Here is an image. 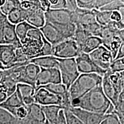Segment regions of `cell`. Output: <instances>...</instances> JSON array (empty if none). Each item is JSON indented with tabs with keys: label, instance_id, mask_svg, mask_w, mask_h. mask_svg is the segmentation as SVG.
Here are the masks:
<instances>
[{
	"label": "cell",
	"instance_id": "cell-1",
	"mask_svg": "<svg viewBox=\"0 0 124 124\" xmlns=\"http://www.w3.org/2000/svg\"><path fill=\"white\" fill-rule=\"evenodd\" d=\"M111 104L103 93L101 85L96 86L80 98L71 102V107L101 114H106Z\"/></svg>",
	"mask_w": 124,
	"mask_h": 124
},
{
	"label": "cell",
	"instance_id": "cell-2",
	"mask_svg": "<svg viewBox=\"0 0 124 124\" xmlns=\"http://www.w3.org/2000/svg\"><path fill=\"white\" fill-rule=\"evenodd\" d=\"M102 77L97 74H80L69 90L71 102L78 100L96 86L102 84Z\"/></svg>",
	"mask_w": 124,
	"mask_h": 124
},
{
	"label": "cell",
	"instance_id": "cell-3",
	"mask_svg": "<svg viewBox=\"0 0 124 124\" xmlns=\"http://www.w3.org/2000/svg\"><path fill=\"white\" fill-rule=\"evenodd\" d=\"M43 45V35L39 29L34 28L27 33V37L22 44L21 49L23 53L30 60L37 58Z\"/></svg>",
	"mask_w": 124,
	"mask_h": 124
},
{
	"label": "cell",
	"instance_id": "cell-4",
	"mask_svg": "<svg viewBox=\"0 0 124 124\" xmlns=\"http://www.w3.org/2000/svg\"><path fill=\"white\" fill-rule=\"evenodd\" d=\"M56 59L58 62V69L61 76L62 83L69 91L70 86L80 75L78 70L75 58H56Z\"/></svg>",
	"mask_w": 124,
	"mask_h": 124
},
{
	"label": "cell",
	"instance_id": "cell-5",
	"mask_svg": "<svg viewBox=\"0 0 124 124\" xmlns=\"http://www.w3.org/2000/svg\"><path fill=\"white\" fill-rule=\"evenodd\" d=\"M82 53L75 40L69 39L52 46V56L56 58H76Z\"/></svg>",
	"mask_w": 124,
	"mask_h": 124
},
{
	"label": "cell",
	"instance_id": "cell-6",
	"mask_svg": "<svg viewBox=\"0 0 124 124\" xmlns=\"http://www.w3.org/2000/svg\"><path fill=\"white\" fill-rule=\"evenodd\" d=\"M62 83L61 76L58 68L42 69L36 79L35 87L38 89L40 87L49 84H59Z\"/></svg>",
	"mask_w": 124,
	"mask_h": 124
},
{
	"label": "cell",
	"instance_id": "cell-7",
	"mask_svg": "<svg viewBox=\"0 0 124 124\" xmlns=\"http://www.w3.org/2000/svg\"><path fill=\"white\" fill-rule=\"evenodd\" d=\"M78 70L80 74H97L102 77L107 70L97 66L90 58L89 54L82 52L75 58Z\"/></svg>",
	"mask_w": 124,
	"mask_h": 124
},
{
	"label": "cell",
	"instance_id": "cell-8",
	"mask_svg": "<svg viewBox=\"0 0 124 124\" xmlns=\"http://www.w3.org/2000/svg\"><path fill=\"white\" fill-rule=\"evenodd\" d=\"M90 58L101 69L108 70L113 62L110 51L102 45L89 54Z\"/></svg>",
	"mask_w": 124,
	"mask_h": 124
},
{
	"label": "cell",
	"instance_id": "cell-9",
	"mask_svg": "<svg viewBox=\"0 0 124 124\" xmlns=\"http://www.w3.org/2000/svg\"><path fill=\"white\" fill-rule=\"evenodd\" d=\"M34 102L40 106L58 105L63 107L62 97L55 95L44 88L36 90L34 95Z\"/></svg>",
	"mask_w": 124,
	"mask_h": 124
},
{
	"label": "cell",
	"instance_id": "cell-10",
	"mask_svg": "<svg viewBox=\"0 0 124 124\" xmlns=\"http://www.w3.org/2000/svg\"><path fill=\"white\" fill-rule=\"evenodd\" d=\"M45 18L46 22L54 25H65L72 23L71 12L66 9H50L45 13Z\"/></svg>",
	"mask_w": 124,
	"mask_h": 124
},
{
	"label": "cell",
	"instance_id": "cell-11",
	"mask_svg": "<svg viewBox=\"0 0 124 124\" xmlns=\"http://www.w3.org/2000/svg\"><path fill=\"white\" fill-rule=\"evenodd\" d=\"M17 48L11 44L0 45V62L2 63L6 70L11 69L17 66H23L28 63L16 64V49Z\"/></svg>",
	"mask_w": 124,
	"mask_h": 124
},
{
	"label": "cell",
	"instance_id": "cell-12",
	"mask_svg": "<svg viewBox=\"0 0 124 124\" xmlns=\"http://www.w3.org/2000/svg\"><path fill=\"white\" fill-rule=\"evenodd\" d=\"M74 115L79 118L83 124H100L106 115L97 114L78 108H68Z\"/></svg>",
	"mask_w": 124,
	"mask_h": 124
},
{
	"label": "cell",
	"instance_id": "cell-13",
	"mask_svg": "<svg viewBox=\"0 0 124 124\" xmlns=\"http://www.w3.org/2000/svg\"><path fill=\"white\" fill-rule=\"evenodd\" d=\"M39 30L44 38L51 44L52 46L59 44L67 40L61 32L51 23L46 22L44 25Z\"/></svg>",
	"mask_w": 124,
	"mask_h": 124
},
{
	"label": "cell",
	"instance_id": "cell-14",
	"mask_svg": "<svg viewBox=\"0 0 124 124\" xmlns=\"http://www.w3.org/2000/svg\"><path fill=\"white\" fill-rule=\"evenodd\" d=\"M28 107V115L24 119L27 124H45L46 119L40 105L33 103Z\"/></svg>",
	"mask_w": 124,
	"mask_h": 124
},
{
	"label": "cell",
	"instance_id": "cell-15",
	"mask_svg": "<svg viewBox=\"0 0 124 124\" xmlns=\"http://www.w3.org/2000/svg\"><path fill=\"white\" fill-rule=\"evenodd\" d=\"M101 86L105 95L114 106L117 103L119 95L121 92L110 81L106 72L102 77Z\"/></svg>",
	"mask_w": 124,
	"mask_h": 124
},
{
	"label": "cell",
	"instance_id": "cell-16",
	"mask_svg": "<svg viewBox=\"0 0 124 124\" xmlns=\"http://www.w3.org/2000/svg\"><path fill=\"white\" fill-rule=\"evenodd\" d=\"M39 3L38 5L28 11V16L26 22L36 28L40 29L46 23L45 13L40 8Z\"/></svg>",
	"mask_w": 124,
	"mask_h": 124
},
{
	"label": "cell",
	"instance_id": "cell-17",
	"mask_svg": "<svg viewBox=\"0 0 124 124\" xmlns=\"http://www.w3.org/2000/svg\"><path fill=\"white\" fill-rule=\"evenodd\" d=\"M23 106H25V105L21 94L17 89L13 94L8 97L7 100L0 104V108L6 110L12 116H13L17 108Z\"/></svg>",
	"mask_w": 124,
	"mask_h": 124
},
{
	"label": "cell",
	"instance_id": "cell-18",
	"mask_svg": "<svg viewBox=\"0 0 124 124\" xmlns=\"http://www.w3.org/2000/svg\"><path fill=\"white\" fill-rule=\"evenodd\" d=\"M3 33L5 44L13 45L17 48H21V44L16 32V25L9 23L8 19L5 23Z\"/></svg>",
	"mask_w": 124,
	"mask_h": 124
},
{
	"label": "cell",
	"instance_id": "cell-19",
	"mask_svg": "<svg viewBox=\"0 0 124 124\" xmlns=\"http://www.w3.org/2000/svg\"><path fill=\"white\" fill-rule=\"evenodd\" d=\"M18 90L22 97L23 102L25 106H29L34 102V95L36 89L34 87L25 83H18L17 85Z\"/></svg>",
	"mask_w": 124,
	"mask_h": 124
},
{
	"label": "cell",
	"instance_id": "cell-20",
	"mask_svg": "<svg viewBox=\"0 0 124 124\" xmlns=\"http://www.w3.org/2000/svg\"><path fill=\"white\" fill-rule=\"evenodd\" d=\"M40 71V68L33 63H29L24 67V83L35 87L36 79Z\"/></svg>",
	"mask_w": 124,
	"mask_h": 124
},
{
	"label": "cell",
	"instance_id": "cell-21",
	"mask_svg": "<svg viewBox=\"0 0 124 124\" xmlns=\"http://www.w3.org/2000/svg\"><path fill=\"white\" fill-rule=\"evenodd\" d=\"M112 0H78L77 4L79 8L87 10L100 9L110 3Z\"/></svg>",
	"mask_w": 124,
	"mask_h": 124
},
{
	"label": "cell",
	"instance_id": "cell-22",
	"mask_svg": "<svg viewBox=\"0 0 124 124\" xmlns=\"http://www.w3.org/2000/svg\"><path fill=\"white\" fill-rule=\"evenodd\" d=\"M29 63H33L42 69L58 68V62L53 56L39 57L29 60Z\"/></svg>",
	"mask_w": 124,
	"mask_h": 124
},
{
	"label": "cell",
	"instance_id": "cell-23",
	"mask_svg": "<svg viewBox=\"0 0 124 124\" xmlns=\"http://www.w3.org/2000/svg\"><path fill=\"white\" fill-rule=\"evenodd\" d=\"M28 14V13L27 10L23 9L19 5L18 7L13 9L7 17L9 23L16 25L20 23L26 21Z\"/></svg>",
	"mask_w": 124,
	"mask_h": 124
},
{
	"label": "cell",
	"instance_id": "cell-24",
	"mask_svg": "<svg viewBox=\"0 0 124 124\" xmlns=\"http://www.w3.org/2000/svg\"><path fill=\"white\" fill-rule=\"evenodd\" d=\"M0 85L5 90L8 97L13 94L16 90L17 83L3 71L0 79Z\"/></svg>",
	"mask_w": 124,
	"mask_h": 124
},
{
	"label": "cell",
	"instance_id": "cell-25",
	"mask_svg": "<svg viewBox=\"0 0 124 124\" xmlns=\"http://www.w3.org/2000/svg\"><path fill=\"white\" fill-rule=\"evenodd\" d=\"M41 106L46 120L51 124H55L60 110H61L62 109H64V108L58 105Z\"/></svg>",
	"mask_w": 124,
	"mask_h": 124
},
{
	"label": "cell",
	"instance_id": "cell-26",
	"mask_svg": "<svg viewBox=\"0 0 124 124\" xmlns=\"http://www.w3.org/2000/svg\"><path fill=\"white\" fill-rule=\"evenodd\" d=\"M102 45L101 39L99 37L90 36L86 40L81 48V52L89 54Z\"/></svg>",
	"mask_w": 124,
	"mask_h": 124
},
{
	"label": "cell",
	"instance_id": "cell-27",
	"mask_svg": "<svg viewBox=\"0 0 124 124\" xmlns=\"http://www.w3.org/2000/svg\"><path fill=\"white\" fill-rule=\"evenodd\" d=\"M90 36H91L90 34L85 29L82 28L79 25H76V30L74 33L73 39L75 40L80 49H81V48L84 44L86 40Z\"/></svg>",
	"mask_w": 124,
	"mask_h": 124
},
{
	"label": "cell",
	"instance_id": "cell-28",
	"mask_svg": "<svg viewBox=\"0 0 124 124\" xmlns=\"http://www.w3.org/2000/svg\"><path fill=\"white\" fill-rule=\"evenodd\" d=\"M34 28H36L33 27L26 21L20 23L16 25V32L21 44L24 42L29 31Z\"/></svg>",
	"mask_w": 124,
	"mask_h": 124
},
{
	"label": "cell",
	"instance_id": "cell-29",
	"mask_svg": "<svg viewBox=\"0 0 124 124\" xmlns=\"http://www.w3.org/2000/svg\"><path fill=\"white\" fill-rule=\"evenodd\" d=\"M114 107L113 113L117 116L121 124H124V90L119 95L117 103Z\"/></svg>",
	"mask_w": 124,
	"mask_h": 124
},
{
	"label": "cell",
	"instance_id": "cell-30",
	"mask_svg": "<svg viewBox=\"0 0 124 124\" xmlns=\"http://www.w3.org/2000/svg\"><path fill=\"white\" fill-rule=\"evenodd\" d=\"M95 14L96 22L102 27H106L111 21L110 16L111 12L100 11L97 10H93Z\"/></svg>",
	"mask_w": 124,
	"mask_h": 124
},
{
	"label": "cell",
	"instance_id": "cell-31",
	"mask_svg": "<svg viewBox=\"0 0 124 124\" xmlns=\"http://www.w3.org/2000/svg\"><path fill=\"white\" fill-rule=\"evenodd\" d=\"M18 120L10 113L0 108V124H16Z\"/></svg>",
	"mask_w": 124,
	"mask_h": 124
},
{
	"label": "cell",
	"instance_id": "cell-32",
	"mask_svg": "<svg viewBox=\"0 0 124 124\" xmlns=\"http://www.w3.org/2000/svg\"><path fill=\"white\" fill-rule=\"evenodd\" d=\"M123 7H124V1L123 0H112L110 2L101 8L99 10L108 12L118 11L121 8Z\"/></svg>",
	"mask_w": 124,
	"mask_h": 124
},
{
	"label": "cell",
	"instance_id": "cell-33",
	"mask_svg": "<svg viewBox=\"0 0 124 124\" xmlns=\"http://www.w3.org/2000/svg\"><path fill=\"white\" fill-rule=\"evenodd\" d=\"M20 5V1H5L4 4L0 8V11L7 16L15 8Z\"/></svg>",
	"mask_w": 124,
	"mask_h": 124
},
{
	"label": "cell",
	"instance_id": "cell-34",
	"mask_svg": "<svg viewBox=\"0 0 124 124\" xmlns=\"http://www.w3.org/2000/svg\"><path fill=\"white\" fill-rule=\"evenodd\" d=\"M43 46L41 48V51H40V54H39L37 58L42 56H52V46L44 38L43 35Z\"/></svg>",
	"mask_w": 124,
	"mask_h": 124
},
{
	"label": "cell",
	"instance_id": "cell-35",
	"mask_svg": "<svg viewBox=\"0 0 124 124\" xmlns=\"http://www.w3.org/2000/svg\"><path fill=\"white\" fill-rule=\"evenodd\" d=\"M112 72H120L124 71V58L113 60L108 69Z\"/></svg>",
	"mask_w": 124,
	"mask_h": 124
},
{
	"label": "cell",
	"instance_id": "cell-36",
	"mask_svg": "<svg viewBox=\"0 0 124 124\" xmlns=\"http://www.w3.org/2000/svg\"><path fill=\"white\" fill-rule=\"evenodd\" d=\"M64 111L67 124H83L79 119L69 110V108H64Z\"/></svg>",
	"mask_w": 124,
	"mask_h": 124
},
{
	"label": "cell",
	"instance_id": "cell-37",
	"mask_svg": "<svg viewBox=\"0 0 124 124\" xmlns=\"http://www.w3.org/2000/svg\"><path fill=\"white\" fill-rule=\"evenodd\" d=\"M100 124H121V123L117 116L115 114L113 113V114L106 115Z\"/></svg>",
	"mask_w": 124,
	"mask_h": 124
},
{
	"label": "cell",
	"instance_id": "cell-38",
	"mask_svg": "<svg viewBox=\"0 0 124 124\" xmlns=\"http://www.w3.org/2000/svg\"><path fill=\"white\" fill-rule=\"evenodd\" d=\"M7 20V16L4 15L0 11V45L5 44L4 40V33H3V30H4V27L5 23Z\"/></svg>",
	"mask_w": 124,
	"mask_h": 124
},
{
	"label": "cell",
	"instance_id": "cell-39",
	"mask_svg": "<svg viewBox=\"0 0 124 124\" xmlns=\"http://www.w3.org/2000/svg\"><path fill=\"white\" fill-rule=\"evenodd\" d=\"M77 1L75 0H67L66 1V5L65 9L70 12H75L78 8Z\"/></svg>",
	"mask_w": 124,
	"mask_h": 124
},
{
	"label": "cell",
	"instance_id": "cell-40",
	"mask_svg": "<svg viewBox=\"0 0 124 124\" xmlns=\"http://www.w3.org/2000/svg\"><path fill=\"white\" fill-rule=\"evenodd\" d=\"M111 21H114L116 23L121 22L124 24V20L122 19L121 15L119 11H113L111 12L110 16Z\"/></svg>",
	"mask_w": 124,
	"mask_h": 124
},
{
	"label": "cell",
	"instance_id": "cell-41",
	"mask_svg": "<svg viewBox=\"0 0 124 124\" xmlns=\"http://www.w3.org/2000/svg\"><path fill=\"white\" fill-rule=\"evenodd\" d=\"M55 124H67L64 109H62L59 113Z\"/></svg>",
	"mask_w": 124,
	"mask_h": 124
},
{
	"label": "cell",
	"instance_id": "cell-42",
	"mask_svg": "<svg viewBox=\"0 0 124 124\" xmlns=\"http://www.w3.org/2000/svg\"><path fill=\"white\" fill-rule=\"evenodd\" d=\"M39 7L44 13L48 12L51 9V3L48 0L39 1Z\"/></svg>",
	"mask_w": 124,
	"mask_h": 124
},
{
	"label": "cell",
	"instance_id": "cell-43",
	"mask_svg": "<svg viewBox=\"0 0 124 124\" xmlns=\"http://www.w3.org/2000/svg\"><path fill=\"white\" fill-rule=\"evenodd\" d=\"M66 5V0H58V2L51 6V9H65Z\"/></svg>",
	"mask_w": 124,
	"mask_h": 124
},
{
	"label": "cell",
	"instance_id": "cell-44",
	"mask_svg": "<svg viewBox=\"0 0 124 124\" xmlns=\"http://www.w3.org/2000/svg\"><path fill=\"white\" fill-rule=\"evenodd\" d=\"M7 98L8 95L7 93H6L5 90L4 89V88L0 85V104L7 100Z\"/></svg>",
	"mask_w": 124,
	"mask_h": 124
},
{
	"label": "cell",
	"instance_id": "cell-45",
	"mask_svg": "<svg viewBox=\"0 0 124 124\" xmlns=\"http://www.w3.org/2000/svg\"><path fill=\"white\" fill-rule=\"evenodd\" d=\"M122 58H124V43L123 44H122L120 48H119L118 51L117 52V55H116V57L114 60H117L119 59Z\"/></svg>",
	"mask_w": 124,
	"mask_h": 124
},
{
	"label": "cell",
	"instance_id": "cell-46",
	"mask_svg": "<svg viewBox=\"0 0 124 124\" xmlns=\"http://www.w3.org/2000/svg\"><path fill=\"white\" fill-rule=\"evenodd\" d=\"M5 70H6L5 67L4 65L2 64V63H1V62H0V71H5Z\"/></svg>",
	"mask_w": 124,
	"mask_h": 124
},
{
	"label": "cell",
	"instance_id": "cell-47",
	"mask_svg": "<svg viewBox=\"0 0 124 124\" xmlns=\"http://www.w3.org/2000/svg\"><path fill=\"white\" fill-rule=\"evenodd\" d=\"M16 124H27V122H25V121L24 120H18V121L17 122Z\"/></svg>",
	"mask_w": 124,
	"mask_h": 124
},
{
	"label": "cell",
	"instance_id": "cell-48",
	"mask_svg": "<svg viewBox=\"0 0 124 124\" xmlns=\"http://www.w3.org/2000/svg\"><path fill=\"white\" fill-rule=\"evenodd\" d=\"M5 2V0H0V8H1L3 5L4 4V3Z\"/></svg>",
	"mask_w": 124,
	"mask_h": 124
},
{
	"label": "cell",
	"instance_id": "cell-49",
	"mask_svg": "<svg viewBox=\"0 0 124 124\" xmlns=\"http://www.w3.org/2000/svg\"><path fill=\"white\" fill-rule=\"evenodd\" d=\"M45 124H51V123H49V122L48 121H46V122H45Z\"/></svg>",
	"mask_w": 124,
	"mask_h": 124
},
{
	"label": "cell",
	"instance_id": "cell-50",
	"mask_svg": "<svg viewBox=\"0 0 124 124\" xmlns=\"http://www.w3.org/2000/svg\"><path fill=\"white\" fill-rule=\"evenodd\" d=\"M1 75H0V79H1Z\"/></svg>",
	"mask_w": 124,
	"mask_h": 124
}]
</instances>
